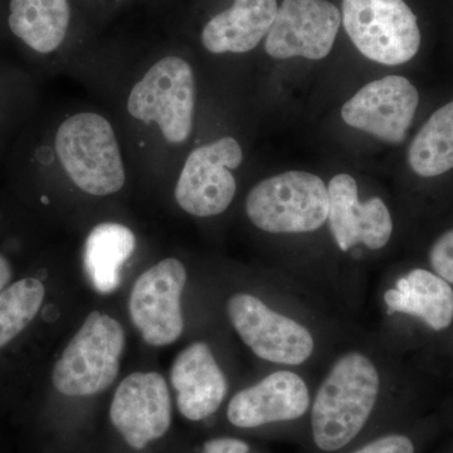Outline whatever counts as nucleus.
<instances>
[{
	"instance_id": "7",
	"label": "nucleus",
	"mask_w": 453,
	"mask_h": 453,
	"mask_svg": "<svg viewBox=\"0 0 453 453\" xmlns=\"http://www.w3.org/2000/svg\"><path fill=\"white\" fill-rule=\"evenodd\" d=\"M242 162V148L231 136L196 149L188 157L175 187L179 207L203 219L223 213L237 189L231 169Z\"/></svg>"
},
{
	"instance_id": "19",
	"label": "nucleus",
	"mask_w": 453,
	"mask_h": 453,
	"mask_svg": "<svg viewBox=\"0 0 453 453\" xmlns=\"http://www.w3.org/2000/svg\"><path fill=\"white\" fill-rule=\"evenodd\" d=\"M12 32L35 52L47 55L61 46L70 25L67 0H12Z\"/></svg>"
},
{
	"instance_id": "3",
	"label": "nucleus",
	"mask_w": 453,
	"mask_h": 453,
	"mask_svg": "<svg viewBox=\"0 0 453 453\" xmlns=\"http://www.w3.org/2000/svg\"><path fill=\"white\" fill-rule=\"evenodd\" d=\"M250 220L268 234H308L329 214V192L318 175L300 170L259 181L246 201Z\"/></svg>"
},
{
	"instance_id": "5",
	"label": "nucleus",
	"mask_w": 453,
	"mask_h": 453,
	"mask_svg": "<svg viewBox=\"0 0 453 453\" xmlns=\"http://www.w3.org/2000/svg\"><path fill=\"white\" fill-rule=\"evenodd\" d=\"M196 80L180 57L160 59L131 89L127 111L144 124H157L170 144H183L193 129Z\"/></svg>"
},
{
	"instance_id": "17",
	"label": "nucleus",
	"mask_w": 453,
	"mask_h": 453,
	"mask_svg": "<svg viewBox=\"0 0 453 453\" xmlns=\"http://www.w3.org/2000/svg\"><path fill=\"white\" fill-rule=\"evenodd\" d=\"M388 314L417 316L432 330L441 332L453 323V290L436 273L417 268L384 294Z\"/></svg>"
},
{
	"instance_id": "13",
	"label": "nucleus",
	"mask_w": 453,
	"mask_h": 453,
	"mask_svg": "<svg viewBox=\"0 0 453 453\" xmlns=\"http://www.w3.org/2000/svg\"><path fill=\"white\" fill-rule=\"evenodd\" d=\"M330 229L339 249L347 252L357 244L369 250H380L392 237L393 220L388 207L380 198L360 203L356 179L339 174L330 180Z\"/></svg>"
},
{
	"instance_id": "20",
	"label": "nucleus",
	"mask_w": 453,
	"mask_h": 453,
	"mask_svg": "<svg viewBox=\"0 0 453 453\" xmlns=\"http://www.w3.org/2000/svg\"><path fill=\"white\" fill-rule=\"evenodd\" d=\"M408 162L416 174L425 178L453 169V101L423 125L410 146Z\"/></svg>"
},
{
	"instance_id": "8",
	"label": "nucleus",
	"mask_w": 453,
	"mask_h": 453,
	"mask_svg": "<svg viewBox=\"0 0 453 453\" xmlns=\"http://www.w3.org/2000/svg\"><path fill=\"white\" fill-rule=\"evenodd\" d=\"M232 325L253 353L275 365H299L314 351L315 342L305 326L268 308L250 294L228 301Z\"/></svg>"
},
{
	"instance_id": "18",
	"label": "nucleus",
	"mask_w": 453,
	"mask_h": 453,
	"mask_svg": "<svg viewBox=\"0 0 453 453\" xmlns=\"http://www.w3.org/2000/svg\"><path fill=\"white\" fill-rule=\"evenodd\" d=\"M135 247L133 231L120 223H101L89 232L83 249V268L95 291L109 295L118 290L122 267Z\"/></svg>"
},
{
	"instance_id": "16",
	"label": "nucleus",
	"mask_w": 453,
	"mask_h": 453,
	"mask_svg": "<svg viewBox=\"0 0 453 453\" xmlns=\"http://www.w3.org/2000/svg\"><path fill=\"white\" fill-rule=\"evenodd\" d=\"M277 9V0H234L204 27L203 44L214 55L250 52L270 32Z\"/></svg>"
},
{
	"instance_id": "15",
	"label": "nucleus",
	"mask_w": 453,
	"mask_h": 453,
	"mask_svg": "<svg viewBox=\"0 0 453 453\" xmlns=\"http://www.w3.org/2000/svg\"><path fill=\"white\" fill-rule=\"evenodd\" d=\"M178 410L189 421L211 416L225 401L226 380L211 348L198 342L181 350L170 372Z\"/></svg>"
},
{
	"instance_id": "21",
	"label": "nucleus",
	"mask_w": 453,
	"mask_h": 453,
	"mask_svg": "<svg viewBox=\"0 0 453 453\" xmlns=\"http://www.w3.org/2000/svg\"><path fill=\"white\" fill-rule=\"evenodd\" d=\"M46 288L37 279H23L0 292V349L32 323L40 312Z\"/></svg>"
},
{
	"instance_id": "14",
	"label": "nucleus",
	"mask_w": 453,
	"mask_h": 453,
	"mask_svg": "<svg viewBox=\"0 0 453 453\" xmlns=\"http://www.w3.org/2000/svg\"><path fill=\"white\" fill-rule=\"evenodd\" d=\"M309 407L305 380L295 372L282 371L238 392L229 402L226 416L235 427L256 428L294 421L308 412Z\"/></svg>"
},
{
	"instance_id": "25",
	"label": "nucleus",
	"mask_w": 453,
	"mask_h": 453,
	"mask_svg": "<svg viewBox=\"0 0 453 453\" xmlns=\"http://www.w3.org/2000/svg\"><path fill=\"white\" fill-rule=\"evenodd\" d=\"M12 279V268L8 259L0 255V292L7 288Z\"/></svg>"
},
{
	"instance_id": "6",
	"label": "nucleus",
	"mask_w": 453,
	"mask_h": 453,
	"mask_svg": "<svg viewBox=\"0 0 453 453\" xmlns=\"http://www.w3.org/2000/svg\"><path fill=\"white\" fill-rule=\"evenodd\" d=\"M342 23L359 52L378 64L403 65L421 46L417 18L403 0H342Z\"/></svg>"
},
{
	"instance_id": "1",
	"label": "nucleus",
	"mask_w": 453,
	"mask_h": 453,
	"mask_svg": "<svg viewBox=\"0 0 453 453\" xmlns=\"http://www.w3.org/2000/svg\"><path fill=\"white\" fill-rule=\"evenodd\" d=\"M380 377L377 366L357 351L340 357L316 393L311 412L315 445L335 452L365 428L377 404Z\"/></svg>"
},
{
	"instance_id": "10",
	"label": "nucleus",
	"mask_w": 453,
	"mask_h": 453,
	"mask_svg": "<svg viewBox=\"0 0 453 453\" xmlns=\"http://www.w3.org/2000/svg\"><path fill=\"white\" fill-rule=\"evenodd\" d=\"M342 14L327 0H283L266 35V52L273 58L323 59L338 35Z\"/></svg>"
},
{
	"instance_id": "4",
	"label": "nucleus",
	"mask_w": 453,
	"mask_h": 453,
	"mask_svg": "<svg viewBox=\"0 0 453 453\" xmlns=\"http://www.w3.org/2000/svg\"><path fill=\"white\" fill-rule=\"evenodd\" d=\"M124 347L120 323L103 312H91L56 363V389L68 396L104 392L118 377Z\"/></svg>"
},
{
	"instance_id": "12",
	"label": "nucleus",
	"mask_w": 453,
	"mask_h": 453,
	"mask_svg": "<svg viewBox=\"0 0 453 453\" xmlns=\"http://www.w3.org/2000/svg\"><path fill=\"white\" fill-rule=\"evenodd\" d=\"M110 417L133 449H145L162 438L172 423V401L165 380L159 372H133L116 389Z\"/></svg>"
},
{
	"instance_id": "11",
	"label": "nucleus",
	"mask_w": 453,
	"mask_h": 453,
	"mask_svg": "<svg viewBox=\"0 0 453 453\" xmlns=\"http://www.w3.org/2000/svg\"><path fill=\"white\" fill-rule=\"evenodd\" d=\"M418 91L402 76H387L360 88L345 105L342 118L354 129L384 142H403L418 106Z\"/></svg>"
},
{
	"instance_id": "24",
	"label": "nucleus",
	"mask_w": 453,
	"mask_h": 453,
	"mask_svg": "<svg viewBox=\"0 0 453 453\" xmlns=\"http://www.w3.org/2000/svg\"><path fill=\"white\" fill-rule=\"evenodd\" d=\"M250 446L235 438H214L203 447L202 453H249Z\"/></svg>"
},
{
	"instance_id": "22",
	"label": "nucleus",
	"mask_w": 453,
	"mask_h": 453,
	"mask_svg": "<svg viewBox=\"0 0 453 453\" xmlns=\"http://www.w3.org/2000/svg\"><path fill=\"white\" fill-rule=\"evenodd\" d=\"M429 262L438 276L453 283V229L441 235L429 251Z\"/></svg>"
},
{
	"instance_id": "23",
	"label": "nucleus",
	"mask_w": 453,
	"mask_h": 453,
	"mask_svg": "<svg viewBox=\"0 0 453 453\" xmlns=\"http://www.w3.org/2000/svg\"><path fill=\"white\" fill-rule=\"evenodd\" d=\"M354 453H414V445L403 434H388L372 441Z\"/></svg>"
},
{
	"instance_id": "9",
	"label": "nucleus",
	"mask_w": 453,
	"mask_h": 453,
	"mask_svg": "<svg viewBox=\"0 0 453 453\" xmlns=\"http://www.w3.org/2000/svg\"><path fill=\"white\" fill-rule=\"evenodd\" d=\"M187 270L177 258H166L149 268L134 285L130 318L146 344L165 347L180 338L184 329L181 295Z\"/></svg>"
},
{
	"instance_id": "2",
	"label": "nucleus",
	"mask_w": 453,
	"mask_h": 453,
	"mask_svg": "<svg viewBox=\"0 0 453 453\" xmlns=\"http://www.w3.org/2000/svg\"><path fill=\"white\" fill-rule=\"evenodd\" d=\"M56 153L74 184L88 195L105 196L124 187V164L111 124L92 112L76 113L56 134Z\"/></svg>"
}]
</instances>
